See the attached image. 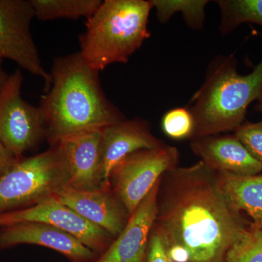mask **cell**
I'll list each match as a JSON object with an SVG mask.
<instances>
[{"instance_id": "6da1fadb", "label": "cell", "mask_w": 262, "mask_h": 262, "mask_svg": "<svg viewBox=\"0 0 262 262\" xmlns=\"http://www.w3.org/2000/svg\"><path fill=\"white\" fill-rule=\"evenodd\" d=\"M157 206L155 224L173 262H224L251 223L230 204L216 173L201 160L164 174Z\"/></svg>"}, {"instance_id": "7a4b0ae2", "label": "cell", "mask_w": 262, "mask_h": 262, "mask_svg": "<svg viewBox=\"0 0 262 262\" xmlns=\"http://www.w3.org/2000/svg\"><path fill=\"white\" fill-rule=\"evenodd\" d=\"M50 75L51 88L41 96L38 106L46 122L50 146L125 120L123 113L103 92L99 72L80 52L55 58Z\"/></svg>"}, {"instance_id": "3957f363", "label": "cell", "mask_w": 262, "mask_h": 262, "mask_svg": "<svg viewBox=\"0 0 262 262\" xmlns=\"http://www.w3.org/2000/svg\"><path fill=\"white\" fill-rule=\"evenodd\" d=\"M233 55L219 56L210 63L206 79L191 100L194 120L192 139L234 131L244 122L248 107L262 92V58L248 75L237 71Z\"/></svg>"}, {"instance_id": "277c9868", "label": "cell", "mask_w": 262, "mask_h": 262, "mask_svg": "<svg viewBox=\"0 0 262 262\" xmlns=\"http://www.w3.org/2000/svg\"><path fill=\"white\" fill-rule=\"evenodd\" d=\"M151 0H104L87 20L79 37L85 61L101 72L125 63L151 36L148 29Z\"/></svg>"}, {"instance_id": "5b68a950", "label": "cell", "mask_w": 262, "mask_h": 262, "mask_svg": "<svg viewBox=\"0 0 262 262\" xmlns=\"http://www.w3.org/2000/svg\"><path fill=\"white\" fill-rule=\"evenodd\" d=\"M68 165L58 144L22 157L0 177V214L30 208L70 187Z\"/></svg>"}, {"instance_id": "8992f818", "label": "cell", "mask_w": 262, "mask_h": 262, "mask_svg": "<svg viewBox=\"0 0 262 262\" xmlns=\"http://www.w3.org/2000/svg\"><path fill=\"white\" fill-rule=\"evenodd\" d=\"M24 76L17 69L0 91V141L17 158L46 140V122L38 106L21 97Z\"/></svg>"}, {"instance_id": "52a82bcc", "label": "cell", "mask_w": 262, "mask_h": 262, "mask_svg": "<svg viewBox=\"0 0 262 262\" xmlns=\"http://www.w3.org/2000/svg\"><path fill=\"white\" fill-rule=\"evenodd\" d=\"M179 160L178 149L164 144L136 151L117 164L110 186L130 215L164 174L177 167Z\"/></svg>"}, {"instance_id": "ba28073f", "label": "cell", "mask_w": 262, "mask_h": 262, "mask_svg": "<svg viewBox=\"0 0 262 262\" xmlns=\"http://www.w3.org/2000/svg\"><path fill=\"white\" fill-rule=\"evenodd\" d=\"M35 18L30 0H0V58L8 59L42 79L45 93L51 88L31 31Z\"/></svg>"}, {"instance_id": "9c48e42d", "label": "cell", "mask_w": 262, "mask_h": 262, "mask_svg": "<svg viewBox=\"0 0 262 262\" xmlns=\"http://www.w3.org/2000/svg\"><path fill=\"white\" fill-rule=\"evenodd\" d=\"M24 222H42L57 227L78 239L98 256L115 237L56 200L48 198L35 206L0 214V227Z\"/></svg>"}, {"instance_id": "30bf717a", "label": "cell", "mask_w": 262, "mask_h": 262, "mask_svg": "<svg viewBox=\"0 0 262 262\" xmlns=\"http://www.w3.org/2000/svg\"><path fill=\"white\" fill-rule=\"evenodd\" d=\"M25 244L50 248L70 262H94L98 256L73 236L48 224L24 222L0 227V250Z\"/></svg>"}, {"instance_id": "8fae6325", "label": "cell", "mask_w": 262, "mask_h": 262, "mask_svg": "<svg viewBox=\"0 0 262 262\" xmlns=\"http://www.w3.org/2000/svg\"><path fill=\"white\" fill-rule=\"evenodd\" d=\"M161 179L130 215L121 233L94 262L145 261L150 234L156 220L158 194Z\"/></svg>"}, {"instance_id": "7c38bea8", "label": "cell", "mask_w": 262, "mask_h": 262, "mask_svg": "<svg viewBox=\"0 0 262 262\" xmlns=\"http://www.w3.org/2000/svg\"><path fill=\"white\" fill-rule=\"evenodd\" d=\"M102 131L80 133L57 144L67 160L72 189L94 191L108 187L103 179Z\"/></svg>"}, {"instance_id": "4fadbf2b", "label": "cell", "mask_w": 262, "mask_h": 262, "mask_svg": "<svg viewBox=\"0 0 262 262\" xmlns=\"http://www.w3.org/2000/svg\"><path fill=\"white\" fill-rule=\"evenodd\" d=\"M56 200L116 238L127 225L130 214L111 187L82 191L66 188Z\"/></svg>"}, {"instance_id": "5bb4252c", "label": "cell", "mask_w": 262, "mask_h": 262, "mask_svg": "<svg viewBox=\"0 0 262 262\" xmlns=\"http://www.w3.org/2000/svg\"><path fill=\"white\" fill-rule=\"evenodd\" d=\"M153 135L149 122L143 119L122 120L102 131V173L106 187L110 186L112 171L124 158L136 151L164 145Z\"/></svg>"}, {"instance_id": "9a60e30c", "label": "cell", "mask_w": 262, "mask_h": 262, "mask_svg": "<svg viewBox=\"0 0 262 262\" xmlns=\"http://www.w3.org/2000/svg\"><path fill=\"white\" fill-rule=\"evenodd\" d=\"M193 152L216 173L258 175L262 163L255 159L234 135L208 136L193 139Z\"/></svg>"}, {"instance_id": "2e32d148", "label": "cell", "mask_w": 262, "mask_h": 262, "mask_svg": "<svg viewBox=\"0 0 262 262\" xmlns=\"http://www.w3.org/2000/svg\"><path fill=\"white\" fill-rule=\"evenodd\" d=\"M215 173L221 190L230 204L246 213L253 225L262 226V175Z\"/></svg>"}, {"instance_id": "e0dca14e", "label": "cell", "mask_w": 262, "mask_h": 262, "mask_svg": "<svg viewBox=\"0 0 262 262\" xmlns=\"http://www.w3.org/2000/svg\"><path fill=\"white\" fill-rule=\"evenodd\" d=\"M35 18L42 20L56 19H89L99 8L101 0H30Z\"/></svg>"}, {"instance_id": "ac0fdd59", "label": "cell", "mask_w": 262, "mask_h": 262, "mask_svg": "<svg viewBox=\"0 0 262 262\" xmlns=\"http://www.w3.org/2000/svg\"><path fill=\"white\" fill-rule=\"evenodd\" d=\"M221 34H228L244 23L262 27V0H218Z\"/></svg>"}, {"instance_id": "d6986e66", "label": "cell", "mask_w": 262, "mask_h": 262, "mask_svg": "<svg viewBox=\"0 0 262 262\" xmlns=\"http://www.w3.org/2000/svg\"><path fill=\"white\" fill-rule=\"evenodd\" d=\"M161 23H166L174 13H182L188 27L199 30L204 27L207 0H151Z\"/></svg>"}, {"instance_id": "ffe728a7", "label": "cell", "mask_w": 262, "mask_h": 262, "mask_svg": "<svg viewBox=\"0 0 262 262\" xmlns=\"http://www.w3.org/2000/svg\"><path fill=\"white\" fill-rule=\"evenodd\" d=\"M224 262H262V226L251 225L227 251Z\"/></svg>"}, {"instance_id": "44dd1931", "label": "cell", "mask_w": 262, "mask_h": 262, "mask_svg": "<svg viewBox=\"0 0 262 262\" xmlns=\"http://www.w3.org/2000/svg\"><path fill=\"white\" fill-rule=\"evenodd\" d=\"M164 134L175 140L192 138L194 135V120L188 108H175L165 113L162 119Z\"/></svg>"}, {"instance_id": "7402d4cb", "label": "cell", "mask_w": 262, "mask_h": 262, "mask_svg": "<svg viewBox=\"0 0 262 262\" xmlns=\"http://www.w3.org/2000/svg\"><path fill=\"white\" fill-rule=\"evenodd\" d=\"M234 135L253 158L262 163V121L244 122L234 130Z\"/></svg>"}, {"instance_id": "603a6c76", "label": "cell", "mask_w": 262, "mask_h": 262, "mask_svg": "<svg viewBox=\"0 0 262 262\" xmlns=\"http://www.w3.org/2000/svg\"><path fill=\"white\" fill-rule=\"evenodd\" d=\"M144 262H173L163 234L155 224L150 234Z\"/></svg>"}, {"instance_id": "cb8c5ba5", "label": "cell", "mask_w": 262, "mask_h": 262, "mask_svg": "<svg viewBox=\"0 0 262 262\" xmlns=\"http://www.w3.org/2000/svg\"><path fill=\"white\" fill-rule=\"evenodd\" d=\"M20 158L10 152L0 141V177L9 170Z\"/></svg>"}, {"instance_id": "d4e9b609", "label": "cell", "mask_w": 262, "mask_h": 262, "mask_svg": "<svg viewBox=\"0 0 262 262\" xmlns=\"http://www.w3.org/2000/svg\"><path fill=\"white\" fill-rule=\"evenodd\" d=\"M3 60L0 58V91L3 89V86L8 80V77L10 75H8L6 72H5L4 69H3Z\"/></svg>"}, {"instance_id": "484cf974", "label": "cell", "mask_w": 262, "mask_h": 262, "mask_svg": "<svg viewBox=\"0 0 262 262\" xmlns=\"http://www.w3.org/2000/svg\"><path fill=\"white\" fill-rule=\"evenodd\" d=\"M256 101H258V103L257 104H256V106H255V110H256L257 112H260V113H262V92Z\"/></svg>"}]
</instances>
